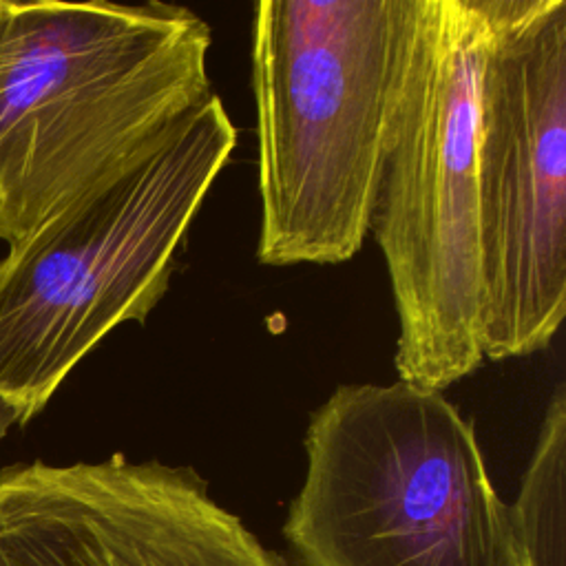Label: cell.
Masks as SVG:
<instances>
[{
  "instance_id": "cell-6",
  "label": "cell",
  "mask_w": 566,
  "mask_h": 566,
  "mask_svg": "<svg viewBox=\"0 0 566 566\" xmlns=\"http://www.w3.org/2000/svg\"><path fill=\"white\" fill-rule=\"evenodd\" d=\"M480 230L484 358L546 349L566 316V0H497Z\"/></svg>"
},
{
  "instance_id": "cell-4",
  "label": "cell",
  "mask_w": 566,
  "mask_h": 566,
  "mask_svg": "<svg viewBox=\"0 0 566 566\" xmlns=\"http://www.w3.org/2000/svg\"><path fill=\"white\" fill-rule=\"evenodd\" d=\"M237 148L212 91L144 161L0 259V400L20 427L119 325L164 298L177 254Z\"/></svg>"
},
{
  "instance_id": "cell-5",
  "label": "cell",
  "mask_w": 566,
  "mask_h": 566,
  "mask_svg": "<svg viewBox=\"0 0 566 566\" xmlns=\"http://www.w3.org/2000/svg\"><path fill=\"white\" fill-rule=\"evenodd\" d=\"M296 566H522L475 427L442 391L338 385L307 422Z\"/></svg>"
},
{
  "instance_id": "cell-7",
  "label": "cell",
  "mask_w": 566,
  "mask_h": 566,
  "mask_svg": "<svg viewBox=\"0 0 566 566\" xmlns=\"http://www.w3.org/2000/svg\"><path fill=\"white\" fill-rule=\"evenodd\" d=\"M0 566H290L197 469L115 453L0 473Z\"/></svg>"
},
{
  "instance_id": "cell-8",
  "label": "cell",
  "mask_w": 566,
  "mask_h": 566,
  "mask_svg": "<svg viewBox=\"0 0 566 566\" xmlns=\"http://www.w3.org/2000/svg\"><path fill=\"white\" fill-rule=\"evenodd\" d=\"M511 509L522 566L566 562V389L557 385Z\"/></svg>"
},
{
  "instance_id": "cell-2",
  "label": "cell",
  "mask_w": 566,
  "mask_h": 566,
  "mask_svg": "<svg viewBox=\"0 0 566 566\" xmlns=\"http://www.w3.org/2000/svg\"><path fill=\"white\" fill-rule=\"evenodd\" d=\"M497 0H402V62L371 232L398 380L444 391L484 363L480 115Z\"/></svg>"
},
{
  "instance_id": "cell-9",
  "label": "cell",
  "mask_w": 566,
  "mask_h": 566,
  "mask_svg": "<svg viewBox=\"0 0 566 566\" xmlns=\"http://www.w3.org/2000/svg\"><path fill=\"white\" fill-rule=\"evenodd\" d=\"M13 424H18L13 409L0 400V442L4 440V436L9 433V429H11Z\"/></svg>"
},
{
  "instance_id": "cell-1",
  "label": "cell",
  "mask_w": 566,
  "mask_h": 566,
  "mask_svg": "<svg viewBox=\"0 0 566 566\" xmlns=\"http://www.w3.org/2000/svg\"><path fill=\"white\" fill-rule=\"evenodd\" d=\"M208 22L148 0H0V239L155 153L210 93Z\"/></svg>"
},
{
  "instance_id": "cell-3",
  "label": "cell",
  "mask_w": 566,
  "mask_h": 566,
  "mask_svg": "<svg viewBox=\"0 0 566 566\" xmlns=\"http://www.w3.org/2000/svg\"><path fill=\"white\" fill-rule=\"evenodd\" d=\"M400 62L402 0L254 4L263 265H338L358 254L371 230Z\"/></svg>"
}]
</instances>
